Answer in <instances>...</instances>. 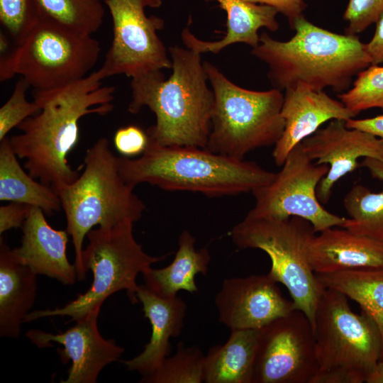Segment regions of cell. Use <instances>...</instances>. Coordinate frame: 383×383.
Masks as SVG:
<instances>
[{
    "instance_id": "83f0119b",
    "label": "cell",
    "mask_w": 383,
    "mask_h": 383,
    "mask_svg": "<svg viewBox=\"0 0 383 383\" xmlns=\"http://www.w3.org/2000/svg\"><path fill=\"white\" fill-rule=\"evenodd\" d=\"M104 0H33L40 18L78 32L92 35L101 27Z\"/></svg>"
},
{
    "instance_id": "4dcf8cb0",
    "label": "cell",
    "mask_w": 383,
    "mask_h": 383,
    "mask_svg": "<svg viewBox=\"0 0 383 383\" xmlns=\"http://www.w3.org/2000/svg\"><path fill=\"white\" fill-rule=\"evenodd\" d=\"M33 0H0V23L20 43L39 21Z\"/></svg>"
},
{
    "instance_id": "f546056e",
    "label": "cell",
    "mask_w": 383,
    "mask_h": 383,
    "mask_svg": "<svg viewBox=\"0 0 383 383\" xmlns=\"http://www.w3.org/2000/svg\"><path fill=\"white\" fill-rule=\"evenodd\" d=\"M338 98L357 115L372 108L383 111V66L371 65L362 70L352 87Z\"/></svg>"
},
{
    "instance_id": "7402d4cb",
    "label": "cell",
    "mask_w": 383,
    "mask_h": 383,
    "mask_svg": "<svg viewBox=\"0 0 383 383\" xmlns=\"http://www.w3.org/2000/svg\"><path fill=\"white\" fill-rule=\"evenodd\" d=\"M37 274L0 240V336L18 338L37 295Z\"/></svg>"
},
{
    "instance_id": "9c48e42d",
    "label": "cell",
    "mask_w": 383,
    "mask_h": 383,
    "mask_svg": "<svg viewBox=\"0 0 383 383\" xmlns=\"http://www.w3.org/2000/svg\"><path fill=\"white\" fill-rule=\"evenodd\" d=\"M101 53L91 35L40 18L0 60V82L20 75L35 91L58 89L87 76Z\"/></svg>"
},
{
    "instance_id": "f35d334b",
    "label": "cell",
    "mask_w": 383,
    "mask_h": 383,
    "mask_svg": "<svg viewBox=\"0 0 383 383\" xmlns=\"http://www.w3.org/2000/svg\"><path fill=\"white\" fill-rule=\"evenodd\" d=\"M366 383H383V360H379L367 374Z\"/></svg>"
},
{
    "instance_id": "4fadbf2b",
    "label": "cell",
    "mask_w": 383,
    "mask_h": 383,
    "mask_svg": "<svg viewBox=\"0 0 383 383\" xmlns=\"http://www.w3.org/2000/svg\"><path fill=\"white\" fill-rule=\"evenodd\" d=\"M318 371L313 326L301 311L260 329L252 383H313Z\"/></svg>"
},
{
    "instance_id": "9a60e30c",
    "label": "cell",
    "mask_w": 383,
    "mask_h": 383,
    "mask_svg": "<svg viewBox=\"0 0 383 383\" xmlns=\"http://www.w3.org/2000/svg\"><path fill=\"white\" fill-rule=\"evenodd\" d=\"M268 274L227 278L214 304L221 323L233 329L260 330L294 309Z\"/></svg>"
},
{
    "instance_id": "4316f807",
    "label": "cell",
    "mask_w": 383,
    "mask_h": 383,
    "mask_svg": "<svg viewBox=\"0 0 383 383\" xmlns=\"http://www.w3.org/2000/svg\"><path fill=\"white\" fill-rule=\"evenodd\" d=\"M360 166L382 182V189L373 192L363 185L353 187L344 197L343 205L349 218H345L341 227L383 240V161L365 157Z\"/></svg>"
},
{
    "instance_id": "1f68e13d",
    "label": "cell",
    "mask_w": 383,
    "mask_h": 383,
    "mask_svg": "<svg viewBox=\"0 0 383 383\" xmlns=\"http://www.w3.org/2000/svg\"><path fill=\"white\" fill-rule=\"evenodd\" d=\"M30 85L21 79L16 83L13 91L0 109V140L6 137L8 133L27 118L32 116L40 110L35 102H30L26 99V91Z\"/></svg>"
},
{
    "instance_id": "6da1fadb",
    "label": "cell",
    "mask_w": 383,
    "mask_h": 383,
    "mask_svg": "<svg viewBox=\"0 0 383 383\" xmlns=\"http://www.w3.org/2000/svg\"><path fill=\"white\" fill-rule=\"evenodd\" d=\"M104 79L98 70L58 89L33 91L40 110L17 126L20 134L10 138L31 177L54 189L78 177L67 156L78 142L79 120L89 114L105 116L113 109L116 88L102 87Z\"/></svg>"
},
{
    "instance_id": "d6986e66",
    "label": "cell",
    "mask_w": 383,
    "mask_h": 383,
    "mask_svg": "<svg viewBox=\"0 0 383 383\" xmlns=\"http://www.w3.org/2000/svg\"><path fill=\"white\" fill-rule=\"evenodd\" d=\"M309 257L316 274L383 268V240L332 227L313 236Z\"/></svg>"
},
{
    "instance_id": "7c38bea8",
    "label": "cell",
    "mask_w": 383,
    "mask_h": 383,
    "mask_svg": "<svg viewBox=\"0 0 383 383\" xmlns=\"http://www.w3.org/2000/svg\"><path fill=\"white\" fill-rule=\"evenodd\" d=\"M282 166L270 183L252 192L255 204L248 215L275 219L300 217L310 222L316 233L341 227L346 218L325 209L317 197L318 185L328 165L313 163L300 143Z\"/></svg>"
},
{
    "instance_id": "ab89813d",
    "label": "cell",
    "mask_w": 383,
    "mask_h": 383,
    "mask_svg": "<svg viewBox=\"0 0 383 383\" xmlns=\"http://www.w3.org/2000/svg\"><path fill=\"white\" fill-rule=\"evenodd\" d=\"M0 42H1V52L2 54L3 53H5V52L7 50V45H8V41H7V39L5 37V35L4 34H2V33H1V37H0Z\"/></svg>"
},
{
    "instance_id": "484cf974",
    "label": "cell",
    "mask_w": 383,
    "mask_h": 383,
    "mask_svg": "<svg viewBox=\"0 0 383 383\" xmlns=\"http://www.w3.org/2000/svg\"><path fill=\"white\" fill-rule=\"evenodd\" d=\"M316 274L324 288L336 290L355 301L372 319L381 335L383 360V268Z\"/></svg>"
},
{
    "instance_id": "277c9868",
    "label": "cell",
    "mask_w": 383,
    "mask_h": 383,
    "mask_svg": "<svg viewBox=\"0 0 383 383\" xmlns=\"http://www.w3.org/2000/svg\"><path fill=\"white\" fill-rule=\"evenodd\" d=\"M118 163L122 178L133 187L148 183L165 190L200 192L209 196L252 192L276 176L254 162L206 148L160 145L150 140L139 158L118 157Z\"/></svg>"
},
{
    "instance_id": "8fae6325",
    "label": "cell",
    "mask_w": 383,
    "mask_h": 383,
    "mask_svg": "<svg viewBox=\"0 0 383 383\" xmlns=\"http://www.w3.org/2000/svg\"><path fill=\"white\" fill-rule=\"evenodd\" d=\"M113 22V40L99 69L104 79L117 74L132 78L171 69L172 60L157 33L164 20L148 16L146 7L158 8L162 0H104Z\"/></svg>"
},
{
    "instance_id": "ac0fdd59",
    "label": "cell",
    "mask_w": 383,
    "mask_h": 383,
    "mask_svg": "<svg viewBox=\"0 0 383 383\" xmlns=\"http://www.w3.org/2000/svg\"><path fill=\"white\" fill-rule=\"evenodd\" d=\"M21 245L11 249L18 262L29 267L37 274H43L66 285L77 280L74 265L67 255V231L53 228L44 211L32 206L23 226Z\"/></svg>"
},
{
    "instance_id": "8d00e7d4",
    "label": "cell",
    "mask_w": 383,
    "mask_h": 383,
    "mask_svg": "<svg viewBox=\"0 0 383 383\" xmlns=\"http://www.w3.org/2000/svg\"><path fill=\"white\" fill-rule=\"evenodd\" d=\"M376 29L372 38L366 43L367 52L371 65L383 63V13L376 21Z\"/></svg>"
},
{
    "instance_id": "74e56055",
    "label": "cell",
    "mask_w": 383,
    "mask_h": 383,
    "mask_svg": "<svg viewBox=\"0 0 383 383\" xmlns=\"http://www.w3.org/2000/svg\"><path fill=\"white\" fill-rule=\"evenodd\" d=\"M345 125L350 128L370 133L383 140V115L364 119L352 118L345 121Z\"/></svg>"
},
{
    "instance_id": "5b68a950",
    "label": "cell",
    "mask_w": 383,
    "mask_h": 383,
    "mask_svg": "<svg viewBox=\"0 0 383 383\" xmlns=\"http://www.w3.org/2000/svg\"><path fill=\"white\" fill-rule=\"evenodd\" d=\"M84 170L70 184L55 189L64 210L67 233L74 248L77 280L86 277L82 262L85 236L95 226L109 228L135 223L146 207L134 187L122 178L116 157L106 138L98 139L87 150Z\"/></svg>"
},
{
    "instance_id": "8992f818",
    "label": "cell",
    "mask_w": 383,
    "mask_h": 383,
    "mask_svg": "<svg viewBox=\"0 0 383 383\" xmlns=\"http://www.w3.org/2000/svg\"><path fill=\"white\" fill-rule=\"evenodd\" d=\"M204 65L214 95L211 130L206 149L243 160L250 152L270 146L281 138L282 91H255L241 87L208 61Z\"/></svg>"
},
{
    "instance_id": "cb8c5ba5",
    "label": "cell",
    "mask_w": 383,
    "mask_h": 383,
    "mask_svg": "<svg viewBox=\"0 0 383 383\" xmlns=\"http://www.w3.org/2000/svg\"><path fill=\"white\" fill-rule=\"evenodd\" d=\"M260 330L233 329L223 345L209 348L204 360L206 383H252Z\"/></svg>"
},
{
    "instance_id": "30bf717a",
    "label": "cell",
    "mask_w": 383,
    "mask_h": 383,
    "mask_svg": "<svg viewBox=\"0 0 383 383\" xmlns=\"http://www.w3.org/2000/svg\"><path fill=\"white\" fill-rule=\"evenodd\" d=\"M316 235L307 220L246 215L231 231L240 249H260L267 254L271 268L267 274L285 286L295 309L301 311L313 326L316 309L325 289L313 272L309 257L310 243Z\"/></svg>"
},
{
    "instance_id": "3957f363",
    "label": "cell",
    "mask_w": 383,
    "mask_h": 383,
    "mask_svg": "<svg viewBox=\"0 0 383 383\" xmlns=\"http://www.w3.org/2000/svg\"><path fill=\"white\" fill-rule=\"evenodd\" d=\"M292 28L295 34L287 41L262 32L250 52L267 64V77L275 89L304 84L313 90L331 87L342 93L349 89L355 76L371 65L366 43L357 35L324 29L304 16Z\"/></svg>"
},
{
    "instance_id": "d4e9b609",
    "label": "cell",
    "mask_w": 383,
    "mask_h": 383,
    "mask_svg": "<svg viewBox=\"0 0 383 383\" xmlns=\"http://www.w3.org/2000/svg\"><path fill=\"white\" fill-rule=\"evenodd\" d=\"M17 157L10 138H4L0 144V200L36 206L48 215L59 211L62 204L55 189L26 173Z\"/></svg>"
},
{
    "instance_id": "ffe728a7",
    "label": "cell",
    "mask_w": 383,
    "mask_h": 383,
    "mask_svg": "<svg viewBox=\"0 0 383 383\" xmlns=\"http://www.w3.org/2000/svg\"><path fill=\"white\" fill-rule=\"evenodd\" d=\"M137 297L142 304L145 317L151 324L152 333L142 353L122 362L128 370L136 371L144 377L152 373L170 355V338L181 334L187 304L178 296L169 299L158 296L145 285H139Z\"/></svg>"
},
{
    "instance_id": "2e32d148",
    "label": "cell",
    "mask_w": 383,
    "mask_h": 383,
    "mask_svg": "<svg viewBox=\"0 0 383 383\" xmlns=\"http://www.w3.org/2000/svg\"><path fill=\"white\" fill-rule=\"evenodd\" d=\"M101 308H96L75 321L64 333L52 334L40 330H30L26 335L40 348L62 345L57 351L63 363L72 361L67 377L62 383H95L101 371L118 360L124 349L113 340L102 337L97 326Z\"/></svg>"
},
{
    "instance_id": "52a82bcc",
    "label": "cell",
    "mask_w": 383,
    "mask_h": 383,
    "mask_svg": "<svg viewBox=\"0 0 383 383\" xmlns=\"http://www.w3.org/2000/svg\"><path fill=\"white\" fill-rule=\"evenodd\" d=\"M318 371L313 383H363L382 357L377 326L343 294L325 288L313 326Z\"/></svg>"
},
{
    "instance_id": "d6a6232c",
    "label": "cell",
    "mask_w": 383,
    "mask_h": 383,
    "mask_svg": "<svg viewBox=\"0 0 383 383\" xmlns=\"http://www.w3.org/2000/svg\"><path fill=\"white\" fill-rule=\"evenodd\" d=\"M383 13V0H349L343 14L345 34L356 35L376 23Z\"/></svg>"
},
{
    "instance_id": "e575fe53",
    "label": "cell",
    "mask_w": 383,
    "mask_h": 383,
    "mask_svg": "<svg viewBox=\"0 0 383 383\" xmlns=\"http://www.w3.org/2000/svg\"><path fill=\"white\" fill-rule=\"evenodd\" d=\"M32 206L11 202L0 207V235L11 228H22Z\"/></svg>"
},
{
    "instance_id": "e0dca14e",
    "label": "cell",
    "mask_w": 383,
    "mask_h": 383,
    "mask_svg": "<svg viewBox=\"0 0 383 383\" xmlns=\"http://www.w3.org/2000/svg\"><path fill=\"white\" fill-rule=\"evenodd\" d=\"M284 94L281 115L284 128L275 143L272 157L282 166L292 150L332 120L347 121L357 116L342 101L304 84L287 89Z\"/></svg>"
},
{
    "instance_id": "d590c367",
    "label": "cell",
    "mask_w": 383,
    "mask_h": 383,
    "mask_svg": "<svg viewBox=\"0 0 383 383\" xmlns=\"http://www.w3.org/2000/svg\"><path fill=\"white\" fill-rule=\"evenodd\" d=\"M257 4L270 6L274 8L278 13L286 16L292 28L294 22L299 17L304 16L306 9L304 0H243Z\"/></svg>"
},
{
    "instance_id": "5bb4252c",
    "label": "cell",
    "mask_w": 383,
    "mask_h": 383,
    "mask_svg": "<svg viewBox=\"0 0 383 383\" xmlns=\"http://www.w3.org/2000/svg\"><path fill=\"white\" fill-rule=\"evenodd\" d=\"M301 145L315 163L329 167L316 190L322 204L329 201L335 184L360 166L358 159L370 157L383 161V140L370 133L347 127L344 120L331 121L326 127L304 139Z\"/></svg>"
},
{
    "instance_id": "7a4b0ae2",
    "label": "cell",
    "mask_w": 383,
    "mask_h": 383,
    "mask_svg": "<svg viewBox=\"0 0 383 383\" xmlns=\"http://www.w3.org/2000/svg\"><path fill=\"white\" fill-rule=\"evenodd\" d=\"M172 73L162 71L132 78L131 113L148 107L156 122L148 128L149 140L160 145L205 148L211 130L214 95L201 53L177 45L168 49Z\"/></svg>"
},
{
    "instance_id": "836d02e7",
    "label": "cell",
    "mask_w": 383,
    "mask_h": 383,
    "mask_svg": "<svg viewBox=\"0 0 383 383\" xmlns=\"http://www.w3.org/2000/svg\"><path fill=\"white\" fill-rule=\"evenodd\" d=\"M149 143L148 135L140 127L130 125L118 128L113 136L116 149L123 156L143 154Z\"/></svg>"
},
{
    "instance_id": "f1b7e54d",
    "label": "cell",
    "mask_w": 383,
    "mask_h": 383,
    "mask_svg": "<svg viewBox=\"0 0 383 383\" xmlns=\"http://www.w3.org/2000/svg\"><path fill=\"white\" fill-rule=\"evenodd\" d=\"M205 355L196 346L186 347L179 342L172 357H167L160 366L140 380L143 383L204 382Z\"/></svg>"
},
{
    "instance_id": "ba28073f",
    "label": "cell",
    "mask_w": 383,
    "mask_h": 383,
    "mask_svg": "<svg viewBox=\"0 0 383 383\" xmlns=\"http://www.w3.org/2000/svg\"><path fill=\"white\" fill-rule=\"evenodd\" d=\"M133 224L127 221L91 229L87 235L89 243L82 253L85 270L93 274L90 288L62 307L29 312L23 323L53 316H67L70 321H75L101 308L109 296L121 290L126 292L132 304L139 302L138 274L165 260L167 255L156 257L146 253L134 237Z\"/></svg>"
},
{
    "instance_id": "603a6c76",
    "label": "cell",
    "mask_w": 383,
    "mask_h": 383,
    "mask_svg": "<svg viewBox=\"0 0 383 383\" xmlns=\"http://www.w3.org/2000/svg\"><path fill=\"white\" fill-rule=\"evenodd\" d=\"M195 241L189 231H182L172 262L161 269L150 267L142 273L145 287L157 296L167 299L177 296L182 290L196 292L195 277L207 274L211 255L206 248L196 250Z\"/></svg>"
},
{
    "instance_id": "44dd1931",
    "label": "cell",
    "mask_w": 383,
    "mask_h": 383,
    "mask_svg": "<svg viewBox=\"0 0 383 383\" xmlns=\"http://www.w3.org/2000/svg\"><path fill=\"white\" fill-rule=\"evenodd\" d=\"M216 1L227 15L226 31L223 38L218 41H204L196 37L184 28L181 38L186 48L201 54H217L226 47L235 43H245L252 48L259 44L258 31L262 28L275 32L279 28L276 19L278 11L267 5L246 2L243 0Z\"/></svg>"
}]
</instances>
